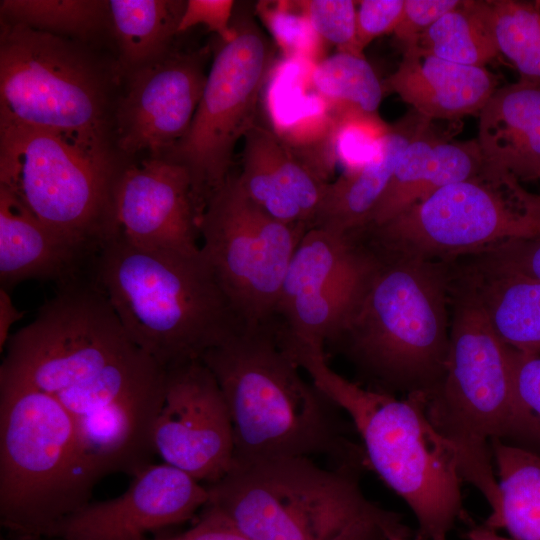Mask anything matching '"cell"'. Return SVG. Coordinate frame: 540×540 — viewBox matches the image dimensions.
<instances>
[{
  "label": "cell",
  "mask_w": 540,
  "mask_h": 540,
  "mask_svg": "<svg viewBox=\"0 0 540 540\" xmlns=\"http://www.w3.org/2000/svg\"><path fill=\"white\" fill-rule=\"evenodd\" d=\"M5 350L0 381L53 398L102 478L152 464L167 370L132 341L85 274L61 283Z\"/></svg>",
  "instance_id": "1"
},
{
  "label": "cell",
  "mask_w": 540,
  "mask_h": 540,
  "mask_svg": "<svg viewBox=\"0 0 540 540\" xmlns=\"http://www.w3.org/2000/svg\"><path fill=\"white\" fill-rule=\"evenodd\" d=\"M243 326L201 361L216 378L230 415L233 460L327 455L337 465L366 466L346 438L339 408L299 373L281 332Z\"/></svg>",
  "instance_id": "2"
},
{
  "label": "cell",
  "mask_w": 540,
  "mask_h": 540,
  "mask_svg": "<svg viewBox=\"0 0 540 540\" xmlns=\"http://www.w3.org/2000/svg\"><path fill=\"white\" fill-rule=\"evenodd\" d=\"M132 341L169 370L245 326L201 248L196 254L104 240L84 270Z\"/></svg>",
  "instance_id": "3"
},
{
  "label": "cell",
  "mask_w": 540,
  "mask_h": 540,
  "mask_svg": "<svg viewBox=\"0 0 540 540\" xmlns=\"http://www.w3.org/2000/svg\"><path fill=\"white\" fill-rule=\"evenodd\" d=\"M290 351L313 385L345 412L362 441L367 465L413 512L415 540H447L467 519L455 449L426 413L427 394L403 398L362 387L335 372L323 346Z\"/></svg>",
  "instance_id": "4"
},
{
  "label": "cell",
  "mask_w": 540,
  "mask_h": 540,
  "mask_svg": "<svg viewBox=\"0 0 540 540\" xmlns=\"http://www.w3.org/2000/svg\"><path fill=\"white\" fill-rule=\"evenodd\" d=\"M358 465L323 468L308 457L233 460L207 484L208 507L250 540H395L412 537L396 512L370 501Z\"/></svg>",
  "instance_id": "5"
},
{
  "label": "cell",
  "mask_w": 540,
  "mask_h": 540,
  "mask_svg": "<svg viewBox=\"0 0 540 540\" xmlns=\"http://www.w3.org/2000/svg\"><path fill=\"white\" fill-rule=\"evenodd\" d=\"M448 279L431 260L379 261L335 339L377 386L428 394L443 377L449 349Z\"/></svg>",
  "instance_id": "6"
},
{
  "label": "cell",
  "mask_w": 540,
  "mask_h": 540,
  "mask_svg": "<svg viewBox=\"0 0 540 540\" xmlns=\"http://www.w3.org/2000/svg\"><path fill=\"white\" fill-rule=\"evenodd\" d=\"M100 479L53 398L0 381V523L9 536L50 540Z\"/></svg>",
  "instance_id": "7"
},
{
  "label": "cell",
  "mask_w": 540,
  "mask_h": 540,
  "mask_svg": "<svg viewBox=\"0 0 540 540\" xmlns=\"http://www.w3.org/2000/svg\"><path fill=\"white\" fill-rule=\"evenodd\" d=\"M457 301L444 374L427 396L426 413L455 449L462 481L481 493L493 515L501 495L491 442L505 439L515 400L510 346L472 286Z\"/></svg>",
  "instance_id": "8"
},
{
  "label": "cell",
  "mask_w": 540,
  "mask_h": 540,
  "mask_svg": "<svg viewBox=\"0 0 540 540\" xmlns=\"http://www.w3.org/2000/svg\"><path fill=\"white\" fill-rule=\"evenodd\" d=\"M122 168L66 135L0 114V187L88 257L113 233Z\"/></svg>",
  "instance_id": "9"
},
{
  "label": "cell",
  "mask_w": 540,
  "mask_h": 540,
  "mask_svg": "<svg viewBox=\"0 0 540 540\" xmlns=\"http://www.w3.org/2000/svg\"><path fill=\"white\" fill-rule=\"evenodd\" d=\"M107 76L73 41L1 21V115L114 157Z\"/></svg>",
  "instance_id": "10"
},
{
  "label": "cell",
  "mask_w": 540,
  "mask_h": 540,
  "mask_svg": "<svg viewBox=\"0 0 540 540\" xmlns=\"http://www.w3.org/2000/svg\"><path fill=\"white\" fill-rule=\"evenodd\" d=\"M396 256L431 260L540 238V196L512 174L484 164L372 228Z\"/></svg>",
  "instance_id": "11"
},
{
  "label": "cell",
  "mask_w": 540,
  "mask_h": 540,
  "mask_svg": "<svg viewBox=\"0 0 540 540\" xmlns=\"http://www.w3.org/2000/svg\"><path fill=\"white\" fill-rule=\"evenodd\" d=\"M236 35L215 55L202 98L184 137L162 158L184 166L205 210L229 178L237 142L257 124L256 114L272 50L250 16L233 21Z\"/></svg>",
  "instance_id": "12"
},
{
  "label": "cell",
  "mask_w": 540,
  "mask_h": 540,
  "mask_svg": "<svg viewBox=\"0 0 540 540\" xmlns=\"http://www.w3.org/2000/svg\"><path fill=\"white\" fill-rule=\"evenodd\" d=\"M307 230L260 209L236 175L209 199L200 248L245 325L268 324L275 315L288 266Z\"/></svg>",
  "instance_id": "13"
},
{
  "label": "cell",
  "mask_w": 540,
  "mask_h": 540,
  "mask_svg": "<svg viewBox=\"0 0 540 540\" xmlns=\"http://www.w3.org/2000/svg\"><path fill=\"white\" fill-rule=\"evenodd\" d=\"M376 263L347 236L308 230L288 266L276 307L290 341L324 346L341 331Z\"/></svg>",
  "instance_id": "14"
},
{
  "label": "cell",
  "mask_w": 540,
  "mask_h": 540,
  "mask_svg": "<svg viewBox=\"0 0 540 540\" xmlns=\"http://www.w3.org/2000/svg\"><path fill=\"white\" fill-rule=\"evenodd\" d=\"M155 453L206 485L223 477L234 458V436L220 386L201 360L167 370L153 426Z\"/></svg>",
  "instance_id": "15"
},
{
  "label": "cell",
  "mask_w": 540,
  "mask_h": 540,
  "mask_svg": "<svg viewBox=\"0 0 540 540\" xmlns=\"http://www.w3.org/2000/svg\"><path fill=\"white\" fill-rule=\"evenodd\" d=\"M205 54L171 52L127 77L113 109V138L121 152L162 158L184 137L203 95Z\"/></svg>",
  "instance_id": "16"
},
{
  "label": "cell",
  "mask_w": 540,
  "mask_h": 540,
  "mask_svg": "<svg viewBox=\"0 0 540 540\" xmlns=\"http://www.w3.org/2000/svg\"><path fill=\"white\" fill-rule=\"evenodd\" d=\"M203 213L187 169L148 157L118 175L112 235L145 249L196 254Z\"/></svg>",
  "instance_id": "17"
},
{
  "label": "cell",
  "mask_w": 540,
  "mask_h": 540,
  "mask_svg": "<svg viewBox=\"0 0 540 540\" xmlns=\"http://www.w3.org/2000/svg\"><path fill=\"white\" fill-rule=\"evenodd\" d=\"M208 500L206 485L187 473L149 464L121 495L90 501L64 519L50 540H148V534L186 522Z\"/></svg>",
  "instance_id": "18"
},
{
  "label": "cell",
  "mask_w": 540,
  "mask_h": 540,
  "mask_svg": "<svg viewBox=\"0 0 540 540\" xmlns=\"http://www.w3.org/2000/svg\"><path fill=\"white\" fill-rule=\"evenodd\" d=\"M237 182L247 198L272 217L313 227L328 181L283 137L256 124L244 137Z\"/></svg>",
  "instance_id": "19"
},
{
  "label": "cell",
  "mask_w": 540,
  "mask_h": 540,
  "mask_svg": "<svg viewBox=\"0 0 540 540\" xmlns=\"http://www.w3.org/2000/svg\"><path fill=\"white\" fill-rule=\"evenodd\" d=\"M398 68L382 83L430 121L478 115L498 88L485 67L461 65L422 52H402Z\"/></svg>",
  "instance_id": "20"
},
{
  "label": "cell",
  "mask_w": 540,
  "mask_h": 540,
  "mask_svg": "<svg viewBox=\"0 0 540 540\" xmlns=\"http://www.w3.org/2000/svg\"><path fill=\"white\" fill-rule=\"evenodd\" d=\"M432 123L405 148L367 228L387 223L440 188L468 179L484 167L476 139L449 142Z\"/></svg>",
  "instance_id": "21"
},
{
  "label": "cell",
  "mask_w": 540,
  "mask_h": 540,
  "mask_svg": "<svg viewBox=\"0 0 540 540\" xmlns=\"http://www.w3.org/2000/svg\"><path fill=\"white\" fill-rule=\"evenodd\" d=\"M478 117L484 163L518 180L540 179V83L498 87Z\"/></svg>",
  "instance_id": "22"
},
{
  "label": "cell",
  "mask_w": 540,
  "mask_h": 540,
  "mask_svg": "<svg viewBox=\"0 0 540 540\" xmlns=\"http://www.w3.org/2000/svg\"><path fill=\"white\" fill-rule=\"evenodd\" d=\"M432 122L411 109L391 124L378 151L368 162L326 184L313 227L345 234L367 228L405 148Z\"/></svg>",
  "instance_id": "23"
},
{
  "label": "cell",
  "mask_w": 540,
  "mask_h": 540,
  "mask_svg": "<svg viewBox=\"0 0 540 540\" xmlns=\"http://www.w3.org/2000/svg\"><path fill=\"white\" fill-rule=\"evenodd\" d=\"M88 258L0 187L1 287L8 289L28 279H51L61 284L78 276Z\"/></svg>",
  "instance_id": "24"
},
{
  "label": "cell",
  "mask_w": 540,
  "mask_h": 540,
  "mask_svg": "<svg viewBox=\"0 0 540 540\" xmlns=\"http://www.w3.org/2000/svg\"><path fill=\"white\" fill-rule=\"evenodd\" d=\"M185 4L175 0L108 1L110 26L119 48L113 69L116 76L127 78L172 52Z\"/></svg>",
  "instance_id": "25"
},
{
  "label": "cell",
  "mask_w": 540,
  "mask_h": 540,
  "mask_svg": "<svg viewBox=\"0 0 540 540\" xmlns=\"http://www.w3.org/2000/svg\"><path fill=\"white\" fill-rule=\"evenodd\" d=\"M488 269L473 287L493 329L511 348L540 354V280Z\"/></svg>",
  "instance_id": "26"
},
{
  "label": "cell",
  "mask_w": 540,
  "mask_h": 540,
  "mask_svg": "<svg viewBox=\"0 0 540 540\" xmlns=\"http://www.w3.org/2000/svg\"><path fill=\"white\" fill-rule=\"evenodd\" d=\"M491 448L501 504L484 523L514 540H540V456L500 440Z\"/></svg>",
  "instance_id": "27"
},
{
  "label": "cell",
  "mask_w": 540,
  "mask_h": 540,
  "mask_svg": "<svg viewBox=\"0 0 540 540\" xmlns=\"http://www.w3.org/2000/svg\"><path fill=\"white\" fill-rule=\"evenodd\" d=\"M417 47L446 61L485 67L499 54L489 1L461 0L421 35Z\"/></svg>",
  "instance_id": "28"
},
{
  "label": "cell",
  "mask_w": 540,
  "mask_h": 540,
  "mask_svg": "<svg viewBox=\"0 0 540 540\" xmlns=\"http://www.w3.org/2000/svg\"><path fill=\"white\" fill-rule=\"evenodd\" d=\"M311 83L332 116L348 112L378 114L385 91L363 55L338 51L314 65Z\"/></svg>",
  "instance_id": "29"
},
{
  "label": "cell",
  "mask_w": 540,
  "mask_h": 540,
  "mask_svg": "<svg viewBox=\"0 0 540 540\" xmlns=\"http://www.w3.org/2000/svg\"><path fill=\"white\" fill-rule=\"evenodd\" d=\"M1 21L55 36L87 40L110 24L108 1L2 0Z\"/></svg>",
  "instance_id": "30"
},
{
  "label": "cell",
  "mask_w": 540,
  "mask_h": 540,
  "mask_svg": "<svg viewBox=\"0 0 540 540\" xmlns=\"http://www.w3.org/2000/svg\"><path fill=\"white\" fill-rule=\"evenodd\" d=\"M499 53L518 70L520 79L540 83V10L535 1H489Z\"/></svg>",
  "instance_id": "31"
},
{
  "label": "cell",
  "mask_w": 540,
  "mask_h": 540,
  "mask_svg": "<svg viewBox=\"0 0 540 540\" xmlns=\"http://www.w3.org/2000/svg\"><path fill=\"white\" fill-rule=\"evenodd\" d=\"M514 408L506 444L540 456V354L510 347Z\"/></svg>",
  "instance_id": "32"
},
{
  "label": "cell",
  "mask_w": 540,
  "mask_h": 540,
  "mask_svg": "<svg viewBox=\"0 0 540 540\" xmlns=\"http://www.w3.org/2000/svg\"><path fill=\"white\" fill-rule=\"evenodd\" d=\"M257 13L288 58L319 62L323 41L294 1H261Z\"/></svg>",
  "instance_id": "33"
},
{
  "label": "cell",
  "mask_w": 540,
  "mask_h": 540,
  "mask_svg": "<svg viewBox=\"0 0 540 540\" xmlns=\"http://www.w3.org/2000/svg\"><path fill=\"white\" fill-rule=\"evenodd\" d=\"M334 118L332 147L347 171L359 168L378 151L391 125L378 114L343 113Z\"/></svg>",
  "instance_id": "34"
},
{
  "label": "cell",
  "mask_w": 540,
  "mask_h": 540,
  "mask_svg": "<svg viewBox=\"0 0 540 540\" xmlns=\"http://www.w3.org/2000/svg\"><path fill=\"white\" fill-rule=\"evenodd\" d=\"M294 2L323 42L334 45L338 52L363 55L356 38L358 1L303 0Z\"/></svg>",
  "instance_id": "35"
},
{
  "label": "cell",
  "mask_w": 540,
  "mask_h": 540,
  "mask_svg": "<svg viewBox=\"0 0 540 540\" xmlns=\"http://www.w3.org/2000/svg\"><path fill=\"white\" fill-rule=\"evenodd\" d=\"M461 0H405L401 18L393 32L402 52L417 46L421 35Z\"/></svg>",
  "instance_id": "36"
},
{
  "label": "cell",
  "mask_w": 540,
  "mask_h": 540,
  "mask_svg": "<svg viewBox=\"0 0 540 540\" xmlns=\"http://www.w3.org/2000/svg\"><path fill=\"white\" fill-rule=\"evenodd\" d=\"M234 6L233 0H188L178 25V34L196 25H204L208 31L217 34L223 43H228L236 35Z\"/></svg>",
  "instance_id": "37"
},
{
  "label": "cell",
  "mask_w": 540,
  "mask_h": 540,
  "mask_svg": "<svg viewBox=\"0 0 540 540\" xmlns=\"http://www.w3.org/2000/svg\"><path fill=\"white\" fill-rule=\"evenodd\" d=\"M405 0H362L357 3L356 38L361 52L375 38L393 33Z\"/></svg>",
  "instance_id": "38"
},
{
  "label": "cell",
  "mask_w": 540,
  "mask_h": 540,
  "mask_svg": "<svg viewBox=\"0 0 540 540\" xmlns=\"http://www.w3.org/2000/svg\"><path fill=\"white\" fill-rule=\"evenodd\" d=\"M488 252L492 253L490 266L540 280V238L509 242Z\"/></svg>",
  "instance_id": "39"
},
{
  "label": "cell",
  "mask_w": 540,
  "mask_h": 540,
  "mask_svg": "<svg viewBox=\"0 0 540 540\" xmlns=\"http://www.w3.org/2000/svg\"><path fill=\"white\" fill-rule=\"evenodd\" d=\"M152 540H250L220 513L204 507L198 522L177 535Z\"/></svg>",
  "instance_id": "40"
},
{
  "label": "cell",
  "mask_w": 540,
  "mask_h": 540,
  "mask_svg": "<svg viewBox=\"0 0 540 540\" xmlns=\"http://www.w3.org/2000/svg\"><path fill=\"white\" fill-rule=\"evenodd\" d=\"M23 317V312L14 305L7 289L0 287V351L5 349L10 338L11 326Z\"/></svg>",
  "instance_id": "41"
},
{
  "label": "cell",
  "mask_w": 540,
  "mask_h": 540,
  "mask_svg": "<svg viewBox=\"0 0 540 540\" xmlns=\"http://www.w3.org/2000/svg\"><path fill=\"white\" fill-rule=\"evenodd\" d=\"M467 540H514L511 537H504L498 534L497 530L487 526L485 523L472 525L465 534Z\"/></svg>",
  "instance_id": "42"
},
{
  "label": "cell",
  "mask_w": 540,
  "mask_h": 540,
  "mask_svg": "<svg viewBox=\"0 0 540 540\" xmlns=\"http://www.w3.org/2000/svg\"><path fill=\"white\" fill-rule=\"evenodd\" d=\"M0 540H45V539H23V538H18V537H13V536H7V537H1Z\"/></svg>",
  "instance_id": "43"
},
{
  "label": "cell",
  "mask_w": 540,
  "mask_h": 540,
  "mask_svg": "<svg viewBox=\"0 0 540 540\" xmlns=\"http://www.w3.org/2000/svg\"><path fill=\"white\" fill-rule=\"evenodd\" d=\"M396 540H411V538L410 537H403V538H398Z\"/></svg>",
  "instance_id": "44"
},
{
  "label": "cell",
  "mask_w": 540,
  "mask_h": 540,
  "mask_svg": "<svg viewBox=\"0 0 540 540\" xmlns=\"http://www.w3.org/2000/svg\"><path fill=\"white\" fill-rule=\"evenodd\" d=\"M535 3H536L537 7H538L539 10H540V0H536Z\"/></svg>",
  "instance_id": "45"
}]
</instances>
